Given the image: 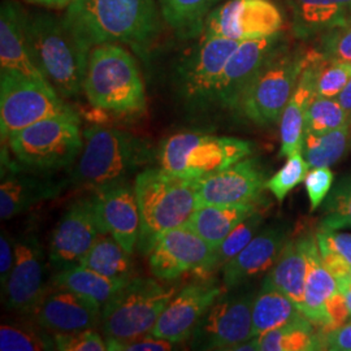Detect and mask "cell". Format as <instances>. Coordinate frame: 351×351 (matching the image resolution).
Returning <instances> with one entry per match:
<instances>
[{"instance_id": "2", "label": "cell", "mask_w": 351, "mask_h": 351, "mask_svg": "<svg viewBox=\"0 0 351 351\" xmlns=\"http://www.w3.org/2000/svg\"><path fill=\"white\" fill-rule=\"evenodd\" d=\"M26 39L33 62L55 91L63 98L78 97L84 91L88 53L64 17L26 14Z\"/></svg>"}, {"instance_id": "13", "label": "cell", "mask_w": 351, "mask_h": 351, "mask_svg": "<svg viewBox=\"0 0 351 351\" xmlns=\"http://www.w3.org/2000/svg\"><path fill=\"white\" fill-rule=\"evenodd\" d=\"M201 37L197 47L178 69L181 95L194 107L215 103L216 90L226 63L241 43L228 38Z\"/></svg>"}, {"instance_id": "7", "label": "cell", "mask_w": 351, "mask_h": 351, "mask_svg": "<svg viewBox=\"0 0 351 351\" xmlns=\"http://www.w3.org/2000/svg\"><path fill=\"white\" fill-rule=\"evenodd\" d=\"M251 152L252 145L243 139L181 132L162 143L159 164L172 175L199 180L239 163Z\"/></svg>"}, {"instance_id": "10", "label": "cell", "mask_w": 351, "mask_h": 351, "mask_svg": "<svg viewBox=\"0 0 351 351\" xmlns=\"http://www.w3.org/2000/svg\"><path fill=\"white\" fill-rule=\"evenodd\" d=\"M71 111L73 110L50 85L12 71L0 72V132L3 141L40 120Z\"/></svg>"}, {"instance_id": "30", "label": "cell", "mask_w": 351, "mask_h": 351, "mask_svg": "<svg viewBox=\"0 0 351 351\" xmlns=\"http://www.w3.org/2000/svg\"><path fill=\"white\" fill-rule=\"evenodd\" d=\"M302 316L304 315L295 303L264 278L252 303V337L298 320Z\"/></svg>"}, {"instance_id": "49", "label": "cell", "mask_w": 351, "mask_h": 351, "mask_svg": "<svg viewBox=\"0 0 351 351\" xmlns=\"http://www.w3.org/2000/svg\"><path fill=\"white\" fill-rule=\"evenodd\" d=\"M16 262V247L14 242L10 239L5 230L0 236V281L1 288L5 287L8 278L12 274L13 265Z\"/></svg>"}, {"instance_id": "32", "label": "cell", "mask_w": 351, "mask_h": 351, "mask_svg": "<svg viewBox=\"0 0 351 351\" xmlns=\"http://www.w3.org/2000/svg\"><path fill=\"white\" fill-rule=\"evenodd\" d=\"M126 282L103 276L97 271L78 264L53 274L50 285L72 290L103 307Z\"/></svg>"}, {"instance_id": "5", "label": "cell", "mask_w": 351, "mask_h": 351, "mask_svg": "<svg viewBox=\"0 0 351 351\" xmlns=\"http://www.w3.org/2000/svg\"><path fill=\"white\" fill-rule=\"evenodd\" d=\"M84 149L71 177L81 188L95 191L126 181L146 159V149L138 139L114 128L91 126L84 130Z\"/></svg>"}, {"instance_id": "24", "label": "cell", "mask_w": 351, "mask_h": 351, "mask_svg": "<svg viewBox=\"0 0 351 351\" xmlns=\"http://www.w3.org/2000/svg\"><path fill=\"white\" fill-rule=\"evenodd\" d=\"M0 68L50 85L30 56L26 39V13L11 0H4L0 11Z\"/></svg>"}, {"instance_id": "45", "label": "cell", "mask_w": 351, "mask_h": 351, "mask_svg": "<svg viewBox=\"0 0 351 351\" xmlns=\"http://www.w3.org/2000/svg\"><path fill=\"white\" fill-rule=\"evenodd\" d=\"M107 350L111 351H168L173 349V342L143 335L132 339H106Z\"/></svg>"}, {"instance_id": "51", "label": "cell", "mask_w": 351, "mask_h": 351, "mask_svg": "<svg viewBox=\"0 0 351 351\" xmlns=\"http://www.w3.org/2000/svg\"><path fill=\"white\" fill-rule=\"evenodd\" d=\"M339 101V104L343 107V110L350 114L351 117V77L346 86L339 94L336 98Z\"/></svg>"}, {"instance_id": "38", "label": "cell", "mask_w": 351, "mask_h": 351, "mask_svg": "<svg viewBox=\"0 0 351 351\" xmlns=\"http://www.w3.org/2000/svg\"><path fill=\"white\" fill-rule=\"evenodd\" d=\"M263 221V215L258 210L245 221H242L228 237L213 251V259L203 275H211L215 271L223 268L229 261L243 250L251 239L255 237L259 226Z\"/></svg>"}, {"instance_id": "47", "label": "cell", "mask_w": 351, "mask_h": 351, "mask_svg": "<svg viewBox=\"0 0 351 351\" xmlns=\"http://www.w3.org/2000/svg\"><path fill=\"white\" fill-rule=\"evenodd\" d=\"M316 241L320 247L339 254L351 265V233H337V230H319Z\"/></svg>"}, {"instance_id": "4", "label": "cell", "mask_w": 351, "mask_h": 351, "mask_svg": "<svg viewBox=\"0 0 351 351\" xmlns=\"http://www.w3.org/2000/svg\"><path fill=\"white\" fill-rule=\"evenodd\" d=\"M84 91L94 108L106 112L136 114L146 110L138 65L117 43H104L90 51Z\"/></svg>"}, {"instance_id": "15", "label": "cell", "mask_w": 351, "mask_h": 351, "mask_svg": "<svg viewBox=\"0 0 351 351\" xmlns=\"http://www.w3.org/2000/svg\"><path fill=\"white\" fill-rule=\"evenodd\" d=\"M101 233L91 197L73 202L51 237L49 264L53 274L81 263Z\"/></svg>"}, {"instance_id": "48", "label": "cell", "mask_w": 351, "mask_h": 351, "mask_svg": "<svg viewBox=\"0 0 351 351\" xmlns=\"http://www.w3.org/2000/svg\"><path fill=\"white\" fill-rule=\"evenodd\" d=\"M326 319H328L326 332L339 328L350 319V310L343 293H341L339 290L326 300Z\"/></svg>"}, {"instance_id": "44", "label": "cell", "mask_w": 351, "mask_h": 351, "mask_svg": "<svg viewBox=\"0 0 351 351\" xmlns=\"http://www.w3.org/2000/svg\"><path fill=\"white\" fill-rule=\"evenodd\" d=\"M335 176L329 168H313L304 178V185L310 198V211L314 213L326 201L328 193L332 190Z\"/></svg>"}, {"instance_id": "23", "label": "cell", "mask_w": 351, "mask_h": 351, "mask_svg": "<svg viewBox=\"0 0 351 351\" xmlns=\"http://www.w3.org/2000/svg\"><path fill=\"white\" fill-rule=\"evenodd\" d=\"M63 188V184L24 173L7 162L5 167L1 165L0 217L4 221L26 213L38 203L58 197Z\"/></svg>"}, {"instance_id": "36", "label": "cell", "mask_w": 351, "mask_h": 351, "mask_svg": "<svg viewBox=\"0 0 351 351\" xmlns=\"http://www.w3.org/2000/svg\"><path fill=\"white\" fill-rule=\"evenodd\" d=\"M53 336L45 328L29 324H1L0 326V350L45 351L55 350Z\"/></svg>"}, {"instance_id": "12", "label": "cell", "mask_w": 351, "mask_h": 351, "mask_svg": "<svg viewBox=\"0 0 351 351\" xmlns=\"http://www.w3.org/2000/svg\"><path fill=\"white\" fill-rule=\"evenodd\" d=\"M282 25V13L274 0H228L207 16L202 36L243 42L275 36Z\"/></svg>"}, {"instance_id": "17", "label": "cell", "mask_w": 351, "mask_h": 351, "mask_svg": "<svg viewBox=\"0 0 351 351\" xmlns=\"http://www.w3.org/2000/svg\"><path fill=\"white\" fill-rule=\"evenodd\" d=\"M213 246L188 226L167 232L156 241L149 254L152 275L171 281L186 272L203 274L213 256Z\"/></svg>"}, {"instance_id": "11", "label": "cell", "mask_w": 351, "mask_h": 351, "mask_svg": "<svg viewBox=\"0 0 351 351\" xmlns=\"http://www.w3.org/2000/svg\"><path fill=\"white\" fill-rule=\"evenodd\" d=\"M251 293L220 294L203 315L190 339L201 350H233L252 339Z\"/></svg>"}, {"instance_id": "52", "label": "cell", "mask_w": 351, "mask_h": 351, "mask_svg": "<svg viewBox=\"0 0 351 351\" xmlns=\"http://www.w3.org/2000/svg\"><path fill=\"white\" fill-rule=\"evenodd\" d=\"M73 0H30V3L47 8H68Z\"/></svg>"}, {"instance_id": "41", "label": "cell", "mask_w": 351, "mask_h": 351, "mask_svg": "<svg viewBox=\"0 0 351 351\" xmlns=\"http://www.w3.org/2000/svg\"><path fill=\"white\" fill-rule=\"evenodd\" d=\"M310 168L303 152L297 151L289 156L288 162L276 175L265 181V189L275 195L277 201L282 202L293 189L304 181Z\"/></svg>"}, {"instance_id": "14", "label": "cell", "mask_w": 351, "mask_h": 351, "mask_svg": "<svg viewBox=\"0 0 351 351\" xmlns=\"http://www.w3.org/2000/svg\"><path fill=\"white\" fill-rule=\"evenodd\" d=\"M16 262L3 294L7 306L19 314L32 316L49 290L46 280L47 261L34 233L14 239Z\"/></svg>"}, {"instance_id": "33", "label": "cell", "mask_w": 351, "mask_h": 351, "mask_svg": "<svg viewBox=\"0 0 351 351\" xmlns=\"http://www.w3.org/2000/svg\"><path fill=\"white\" fill-rule=\"evenodd\" d=\"M223 0H159L164 21L177 37L202 36L206 19Z\"/></svg>"}, {"instance_id": "3", "label": "cell", "mask_w": 351, "mask_h": 351, "mask_svg": "<svg viewBox=\"0 0 351 351\" xmlns=\"http://www.w3.org/2000/svg\"><path fill=\"white\" fill-rule=\"evenodd\" d=\"M134 190L141 215L137 249L143 255H149L167 232L186 226L199 206L195 181L172 175L162 167L141 172Z\"/></svg>"}, {"instance_id": "25", "label": "cell", "mask_w": 351, "mask_h": 351, "mask_svg": "<svg viewBox=\"0 0 351 351\" xmlns=\"http://www.w3.org/2000/svg\"><path fill=\"white\" fill-rule=\"evenodd\" d=\"M291 29L300 39L322 37L351 19V0H287Z\"/></svg>"}, {"instance_id": "18", "label": "cell", "mask_w": 351, "mask_h": 351, "mask_svg": "<svg viewBox=\"0 0 351 351\" xmlns=\"http://www.w3.org/2000/svg\"><path fill=\"white\" fill-rule=\"evenodd\" d=\"M91 201L101 232L111 234L129 254L138 243L141 215L134 185L128 180L93 191Z\"/></svg>"}, {"instance_id": "42", "label": "cell", "mask_w": 351, "mask_h": 351, "mask_svg": "<svg viewBox=\"0 0 351 351\" xmlns=\"http://www.w3.org/2000/svg\"><path fill=\"white\" fill-rule=\"evenodd\" d=\"M55 346L60 351H104L106 341L93 328L75 332L52 333Z\"/></svg>"}, {"instance_id": "46", "label": "cell", "mask_w": 351, "mask_h": 351, "mask_svg": "<svg viewBox=\"0 0 351 351\" xmlns=\"http://www.w3.org/2000/svg\"><path fill=\"white\" fill-rule=\"evenodd\" d=\"M319 251L328 272L335 277V280L337 281L339 291L343 293L351 284L350 264L348 263L339 254L330 249L319 246Z\"/></svg>"}, {"instance_id": "53", "label": "cell", "mask_w": 351, "mask_h": 351, "mask_svg": "<svg viewBox=\"0 0 351 351\" xmlns=\"http://www.w3.org/2000/svg\"><path fill=\"white\" fill-rule=\"evenodd\" d=\"M345 297H346V302H348V306H349V310H350L351 314V284L346 288V290L343 291Z\"/></svg>"}, {"instance_id": "22", "label": "cell", "mask_w": 351, "mask_h": 351, "mask_svg": "<svg viewBox=\"0 0 351 351\" xmlns=\"http://www.w3.org/2000/svg\"><path fill=\"white\" fill-rule=\"evenodd\" d=\"M288 226H267L223 267V288L233 290L271 269L289 241Z\"/></svg>"}, {"instance_id": "39", "label": "cell", "mask_w": 351, "mask_h": 351, "mask_svg": "<svg viewBox=\"0 0 351 351\" xmlns=\"http://www.w3.org/2000/svg\"><path fill=\"white\" fill-rule=\"evenodd\" d=\"M316 95L337 98L351 77V63L326 58L314 51Z\"/></svg>"}, {"instance_id": "20", "label": "cell", "mask_w": 351, "mask_h": 351, "mask_svg": "<svg viewBox=\"0 0 351 351\" xmlns=\"http://www.w3.org/2000/svg\"><path fill=\"white\" fill-rule=\"evenodd\" d=\"M194 181L199 206L255 203L265 189L263 172L254 159H243Z\"/></svg>"}, {"instance_id": "37", "label": "cell", "mask_w": 351, "mask_h": 351, "mask_svg": "<svg viewBox=\"0 0 351 351\" xmlns=\"http://www.w3.org/2000/svg\"><path fill=\"white\" fill-rule=\"evenodd\" d=\"M350 114L336 98L316 95L304 113V133L326 134L350 123Z\"/></svg>"}, {"instance_id": "21", "label": "cell", "mask_w": 351, "mask_h": 351, "mask_svg": "<svg viewBox=\"0 0 351 351\" xmlns=\"http://www.w3.org/2000/svg\"><path fill=\"white\" fill-rule=\"evenodd\" d=\"M101 307L68 289L50 285L32 315L46 330L75 332L95 328L101 323Z\"/></svg>"}, {"instance_id": "55", "label": "cell", "mask_w": 351, "mask_h": 351, "mask_svg": "<svg viewBox=\"0 0 351 351\" xmlns=\"http://www.w3.org/2000/svg\"><path fill=\"white\" fill-rule=\"evenodd\" d=\"M350 124H351V119H350Z\"/></svg>"}, {"instance_id": "16", "label": "cell", "mask_w": 351, "mask_h": 351, "mask_svg": "<svg viewBox=\"0 0 351 351\" xmlns=\"http://www.w3.org/2000/svg\"><path fill=\"white\" fill-rule=\"evenodd\" d=\"M288 47L282 32L271 37L243 40L228 60L216 90L215 103L237 110L239 101L252 80L280 51Z\"/></svg>"}, {"instance_id": "54", "label": "cell", "mask_w": 351, "mask_h": 351, "mask_svg": "<svg viewBox=\"0 0 351 351\" xmlns=\"http://www.w3.org/2000/svg\"><path fill=\"white\" fill-rule=\"evenodd\" d=\"M26 1H29V3H30V0H26Z\"/></svg>"}, {"instance_id": "27", "label": "cell", "mask_w": 351, "mask_h": 351, "mask_svg": "<svg viewBox=\"0 0 351 351\" xmlns=\"http://www.w3.org/2000/svg\"><path fill=\"white\" fill-rule=\"evenodd\" d=\"M316 97L315 88L314 52L308 53L307 63L300 81L290 97L280 120L281 150L280 156L289 158L291 154L302 151L304 143V113L310 101Z\"/></svg>"}, {"instance_id": "28", "label": "cell", "mask_w": 351, "mask_h": 351, "mask_svg": "<svg viewBox=\"0 0 351 351\" xmlns=\"http://www.w3.org/2000/svg\"><path fill=\"white\" fill-rule=\"evenodd\" d=\"M256 211L255 203L202 204L191 215L186 226L216 249L242 221Z\"/></svg>"}, {"instance_id": "9", "label": "cell", "mask_w": 351, "mask_h": 351, "mask_svg": "<svg viewBox=\"0 0 351 351\" xmlns=\"http://www.w3.org/2000/svg\"><path fill=\"white\" fill-rule=\"evenodd\" d=\"M307 58L308 53L302 52L301 49L289 50L288 46L280 51L252 80L237 110L256 125L278 123L300 81Z\"/></svg>"}, {"instance_id": "8", "label": "cell", "mask_w": 351, "mask_h": 351, "mask_svg": "<svg viewBox=\"0 0 351 351\" xmlns=\"http://www.w3.org/2000/svg\"><path fill=\"white\" fill-rule=\"evenodd\" d=\"M175 293V288L164 287L154 278L133 277L101 307L106 339L149 335Z\"/></svg>"}, {"instance_id": "6", "label": "cell", "mask_w": 351, "mask_h": 351, "mask_svg": "<svg viewBox=\"0 0 351 351\" xmlns=\"http://www.w3.org/2000/svg\"><path fill=\"white\" fill-rule=\"evenodd\" d=\"M84 141L75 111L40 120L7 138L19 163L42 173L71 167L81 155Z\"/></svg>"}, {"instance_id": "43", "label": "cell", "mask_w": 351, "mask_h": 351, "mask_svg": "<svg viewBox=\"0 0 351 351\" xmlns=\"http://www.w3.org/2000/svg\"><path fill=\"white\" fill-rule=\"evenodd\" d=\"M316 51L326 58L351 63V19L346 24L319 37V46Z\"/></svg>"}, {"instance_id": "34", "label": "cell", "mask_w": 351, "mask_h": 351, "mask_svg": "<svg viewBox=\"0 0 351 351\" xmlns=\"http://www.w3.org/2000/svg\"><path fill=\"white\" fill-rule=\"evenodd\" d=\"M132 254L108 233H101L99 237L82 258L80 265L97 271L103 276L113 280L129 281L133 278Z\"/></svg>"}, {"instance_id": "40", "label": "cell", "mask_w": 351, "mask_h": 351, "mask_svg": "<svg viewBox=\"0 0 351 351\" xmlns=\"http://www.w3.org/2000/svg\"><path fill=\"white\" fill-rule=\"evenodd\" d=\"M342 229H351V175L343 177L329 191L319 226V230Z\"/></svg>"}, {"instance_id": "29", "label": "cell", "mask_w": 351, "mask_h": 351, "mask_svg": "<svg viewBox=\"0 0 351 351\" xmlns=\"http://www.w3.org/2000/svg\"><path fill=\"white\" fill-rule=\"evenodd\" d=\"M255 339L261 351L326 350V332L306 316L264 332Z\"/></svg>"}, {"instance_id": "26", "label": "cell", "mask_w": 351, "mask_h": 351, "mask_svg": "<svg viewBox=\"0 0 351 351\" xmlns=\"http://www.w3.org/2000/svg\"><path fill=\"white\" fill-rule=\"evenodd\" d=\"M302 242L307 264L303 315L326 332L328 326L326 302L333 293L339 291V285L323 264L316 237L308 234L302 237Z\"/></svg>"}, {"instance_id": "35", "label": "cell", "mask_w": 351, "mask_h": 351, "mask_svg": "<svg viewBox=\"0 0 351 351\" xmlns=\"http://www.w3.org/2000/svg\"><path fill=\"white\" fill-rule=\"evenodd\" d=\"M351 149V124L326 134L304 133L303 156L311 168H329Z\"/></svg>"}, {"instance_id": "50", "label": "cell", "mask_w": 351, "mask_h": 351, "mask_svg": "<svg viewBox=\"0 0 351 351\" xmlns=\"http://www.w3.org/2000/svg\"><path fill=\"white\" fill-rule=\"evenodd\" d=\"M326 350L351 351V317L342 326L326 332Z\"/></svg>"}, {"instance_id": "31", "label": "cell", "mask_w": 351, "mask_h": 351, "mask_svg": "<svg viewBox=\"0 0 351 351\" xmlns=\"http://www.w3.org/2000/svg\"><path fill=\"white\" fill-rule=\"evenodd\" d=\"M306 256L301 239L288 241L275 265L265 278L280 291L288 295L303 314Z\"/></svg>"}, {"instance_id": "1", "label": "cell", "mask_w": 351, "mask_h": 351, "mask_svg": "<svg viewBox=\"0 0 351 351\" xmlns=\"http://www.w3.org/2000/svg\"><path fill=\"white\" fill-rule=\"evenodd\" d=\"M64 21L88 53L104 43L146 52L162 29L155 0H73Z\"/></svg>"}, {"instance_id": "19", "label": "cell", "mask_w": 351, "mask_h": 351, "mask_svg": "<svg viewBox=\"0 0 351 351\" xmlns=\"http://www.w3.org/2000/svg\"><path fill=\"white\" fill-rule=\"evenodd\" d=\"M223 289L211 281L185 287L164 308L151 335L173 343L188 341L203 315L220 297Z\"/></svg>"}]
</instances>
